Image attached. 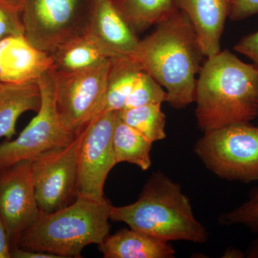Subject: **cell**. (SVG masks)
Instances as JSON below:
<instances>
[{
	"instance_id": "18",
	"label": "cell",
	"mask_w": 258,
	"mask_h": 258,
	"mask_svg": "<svg viewBox=\"0 0 258 258\" xmlns=\"http://www.w3.org/2000/svg\"><path fill=\"white\" fill-rule=\"evenodd\" d=\"M110 61L106 96L102 112L123 110L139 74L143 71L132 56L113 57Z\"/></svg>"
},
{
	"instance_id": "9",
	"label": "cell",
	"mask_w": 258,
	"mask_h": 258,
	"mask_svg": "<svg viewBox=\"0 0 258 258\" xmlns=\"http://www.w3.org/2000/svg\"><path fill=\"white\" fill-rule=\"evenodd\" d=\"M83 130L68 144L32 161L35 196L40 212L50 213L66 208L78 198L80 149Z\"/></svg>"
},
{
	"instance_id": "21",
	"label": "cell",
	"mask_w": 258,
	"mask_h": 258,
	"mask_svg": "<svg viewBox=\"0 0 258 258\" xmlns=\"http://www.w3.org/2000/svg\"><path fill=\"white\" fill-rule=\"evenodd\" d=\"M117 114L152 143L166 138V116L161 110V103L121 110Z\"/></svg>"
},
{
	"instance_id": "12",
	"label": "cell",
	"mask_w": 258,
	"mask_h": 258,
	"mask_svg": "<svg viewBox=\"0 0 258 258\" xmlns=\"http://www.w3.org/2000/svg\"><path fill=\"white\" fill-rule=\"evenodd\" d=\"M53 63L50 54L34 46L24 35L0 40V83H37Z\"/></svg>"
},
{
	"instance_id": "3",
	"label": "cell",
	"mask_w": 258,
	"mask_h": 258,
	"mask_svg": "<svg viewBox=\"0 0 258 258\" xmlns=\"http://www.w3.org/2000/svg\"><path fill=\"white\" fill-rule=\"evenodd\" d=\"M110 220L166 242L201 244L208 240V231L194 215L189 198L178 183L160 171L147 180L137 202L112 205Z\"/></svg>"
},
{
	"instance_id": "30",
	"label": "cell",
	"mask_w": 258,
	"mask_h": 258,
	"mask_svg": "<svg viewBox=\"0 0 258 258\" xmlns=\"http://www.w3.org/2000/svg\"><path fill=\"white\" fill-rule=\"evenodd\" d=\"M227 252H228V253L226 254V255H229L228 257H230L240 258L246 257L245 253L241 252L239 249H232Z\"/></svg>"
},
{
	"instance_id": "11",
	"label": "cell",
	"mask_w": 258,
	"mask_h": 258,
	"mask_svg": "<svg viewBox=\"0 0 258 258\" xmlns=\"http://www.w3.org/2000/svg\"><path fill=\"white\" fill-rule=\"evenodd\" d=\"M40 214L35 196L32 161H25L0 170V216L10 248Z\"/></svg>"
},
{
	"instance_id": "17",
	"label": "cell",
	"mask_w": 258,
	"mask_h": 258,
	"mask_svg": "<svg viewBox=\"0 0 258 258\" xmlns=\"http://www.w3.org/2000/svg\"><path fill=\"white\" fill-rule=\"evenodd\" d=\"M53 68L60 72H74L90 69L111 58L109 54L86 32L59 47L52 54Z\"/></svg>"
},
{
	"instance_id": "1",
	"label": "cell",
	"mask_w": 258,
	"mask_h": 258,
	"mask_svg": "<svg viewBox=\"0 0 258 258\" xmlns=\"http://www.w3.org/2000/svg\"><path fill=\"white\" fill-rule=\"evenodd\" d=\"M156 25L130 56L165 89L166 102L180 109L195 101L196 76L205 55L192 25L179 10Z\"/></svg>"
},
{
	"instance_id": "14",
	"label": "cell",
	"mask_w": 258,
	"mask_h": 258,
	"mask_svg": "<svg viewBox=\"0 0 258 258\" xmlns=\"http://www.w3.org/2000/svg\"><path fill=\"white\" fill-rule=\"evenodd\" d=\"M198 35L205 57L221 51V37L230 15L231 0H173Z\"/></svg>"
},
{
	"instance_id": "31",
	"label": "cell",
	"mask_w": 258,
	"mask_h": 258,
	"mask_svg": "<svg viewBox=\"0 0 258 258\" xmlns=\"http://www.w3.org/2000/svg\"><path fill=\"white\" fill-rule=\"evenodd\" d=\"M257 129H258V126L257 127Z\"/></svg>"
},
{
	"instance_id": "22",
	"label": "cell",
	"mask_w": 258,
	"mask_h": 258,
	"mask_svg": "<svg viewBox=\"0 0 258 258\" xmlns=\"http://www.w3.org/2000/svg\"><path fill=\"white\" fill-rule=\"evenodd\" d=\"M167 101V93L162 86L145 71L139 74L123 109L146 105L162 104Z\"/></svg>"
},
{
	"instance_id": "4",
	"label": "cell",
	"mask_w": 258,
	"mask_h": 258,
	"mask_svg": "<svg viewBox=\"0 0 258 258\" xmlns=\"http://www.w3.org/2000/svg\"><path fill=\"white\" fill-rule=\"evenodd\" d=\"M108 200L96 201L78 196L74 203L57 211L40 212L23 232L17 247L55 254L60 258L81 257L89 244H100L109 235Z\"/></svg>"
},
{
	"instance_id": "24",
	"label": "cell",
	"mask_w": 258,
	"mask_h": 258,
	"mask_svg": "<svg viewBox=\"0 0 258 258\" xmlns=\"http://www.w3.org/2000/svg\"><path fill=\"white\" fill-rule=\"evenodd\" d=\"M24 35V28L18 0H0V40Z\"/></svg>"
},
{
	"instance_id": "8",
	"label": "cell",
	"mask_w": 258,
	"mask_h": 258,
	"mask_svg": "<svg viewBox=\"0 0 258 258\" xmlns=\"http://www.w3.org/2000/svg\"><path fill=\"white\" fill-rule=\"evenodd\" d=\"M110 58L90 69L60 72L51 70L57 110L64 125L79 134L103 110Z\"/></svg>"
},
{
	"instance_id": "13",
	"label": "cell",
	"mask_w": 258,
	"mask_h": 258,
	"mask_svg": "<svg viewBox=\"0 0 258 258\" xmlns=\"http://www.w3.org/2000/svg\"><path fill=\"white\" fill-rule=\"evenodd\" d=\"M88 32L111 58L133 55L140 41L113 0H93Z\"/></svg>"
},
{
	"instance_id": "5",
	"label": "cell",
	"mask_w": 258,
	"mask_h": 258,
	"mask_svg": "<svg viewBox=\"0 0 258 258\" xmlns=\"http://www.w3.org/2000/svg\"><path fill=\"white\" fill-rule=\"evenodd\" d=\"M24 36L52 55L88 32L93 0H18Z\"/></svg>"
},
{
	"instance_id": "28",
	"label": "cell",
	"mask_w": 258,
	"mask_h": 258,
	"mask_svg": "<svg viewBox=\"0 0 258 258\" xmlns=\"http://www.w3.org/2000/svg\"><path fill=\"white\" fill-rule=\"evenodd\" d=\"M10 245L8 235L1 216H0V258H11Z\"/></svg>"
},
{
	"instance_id": "27",
	"label": "cell",
	"mask_w": 258,
	"mask_h": 258,
	"mask_svg": "<svg viewBox=\"0 0 258 258\" xmlns=\"http://www.w3.org/2000/svg\"><path fill=\"white\" fill-rule=\"evenodd\" d=\"M11 258H60L55 254L15 247L10 250Z\"/></svg>"
},
{
	"instance_id": "16",
	"label": "cell",
	"mask_w": 258,
	"mask_h": 258,
	"mask_svg": "<svg viewBox=\"0 0 258 258\" xmlns=\"http://www.w3.org/2000/svg\"><path fill=\"white\" fill-rule=\"evenodd\" d=\"M41 106V93L37 83H0V138L11 140L16 124L25 112L35 111Z\"/></svg>"
},
{
	"instance_id": "20",
	"label": "cell",
	"mask_w": 258,
	"mask_h": 258,
	"mask_svg": "<svg viewBox=\"0 0 258 258\" xmlns=\"http://www.w3.org/2000/svg\"><path fill=\"white\" fill-rule=\"evenodd\" d=\"M113 2L137 34L157 25L176 10L173 0H113Z\"/></svg>"
},
{
	"instance_id": "25",
	"label": "cell",
	"mask_w": 258,
	"mask_h": 258,
	"mask_svg": "<svg viewBox=\"0 0 258 258\" xmlns=\"http://www.w3.org/2000/svg\"><path fill=\"white\" fill-rule=\"evenodd\" d=\"M255 15H258V0H231L230 20L240 21Z\"/></svg>"
},
{
	"instance_id": "15",
	"label": "cell",
	"mask_w": 258,
	"mask_h": 258,
	"mask_svg": "<svg viewBox=\"0 0 258 258\" xmlns=\"http://www.w3.org/2000/svg\"><path fill=\"white\" fill-rule=\"evenodd\" d=\"M105 258H172L175 249L169 242L140 231L123 230L108 235L99 244Z\"/></svg>"
},
{
	"instance_id": "6",
	"label": "cell",
	"mask_w": 258,
	"mask_h": 258,
	"mask_svg": "<svg viewBox=\"0 0 258 258\" xmlns=\"http://www.w3.org/2000/svg\"><path fill=\"white\" fill-rule=\"evenodd\" d=\"M195 153L221 179L258 181V129L249 122L205 132L195 144Z\"/></svg>"
},
{
	"instance_id": "7",
	"label": "cell",
	"mask_w": 258,
	"mask_h": 258,
	"mask_svg": "<svg viewBox=\"0 0 258 258\" xmlns=\"http://www.w3.org/2000/svg\"><path fill=\"white\" fill-rule=\"evenodd\" d=\"M37 83L41 106L36 116L16 139L0 144V170L21 161H33L45 153L68 145L78 134L64 125L59 114L51 70Z\"/></svg>"
},
{
	"instance_id": "23",
	"label": "cell",
	"mask_w": 258,
	"mask_h": 258,
	"mask_svg": "<svg viewBox=\"0 0 258 258\" xmlns=\"http://www.w3.org/2000/svg\"><path fill=\"white\" fill-rule=\"evenodd\" d=\"M221 222L226 225L244 226L258 232V187L251 191L247 202L222 215Z\"/></svg>"
},
{
	"instance_id": "2",
	"label": "cell",
	"mask_w": 258,
	"mask_h": 258,
	"mask_svg": "<svg viewBox=\"0 0 258 258\" xmlns=\"http://www.w3.org/2000/svg\"><path fill=\"white\" fill-rule=\"evenodd\" d=\"M197 120L204 132L258 115V70L230 51L208 57L197 80Z\"/></svg>"
},
{
	"instance_id": "19",
	"label": "cell",
	"mask_w": 258,
	"mask_h": 258,
	"mask_svg": "<svg viewBox=\"0 0 258 258\" xmlns=\"http://www.w3.org/2000/svg\"><path fill=\"white\" fill-rule=\"evenodd\" d=\"M112 141L117 164L129 163L143 171L148 170L152 166V142L124 123L117 113Z\"/></svg>"
},
{
	"instance_id": "29",
	"label": "cell",
	"mask_w": 258,
	"mask_h": 258,
	"mask_svg": "<svg viewBox=\"0 0 258 258\" xmlns=\"http://www.w3.org/2000/svg\"><path fill=\"white\" fill-rule=\"evenodd\" d=\"M245 255L248 258H258V238L249 245L246 250Z\"/></svg>"
},
{
	"instance_id": "26",
	"label": "cell",
	"mask_w": 258,
	"mask_h": 258,
	"mask_svg": "<svg viewBox=\"0 0 258 258\" xmlns=\"http://www.w3.org/2000/svg\"><path fill=\"white\" fill-rule=\"evenodd\" d=\"M234 49L249 57L258 70V30L242 37Z\"/></svg>"
},
{
	"instance_id": "10",
	"label": "cell",
	"mask_w": 258,
	"mask_h": 258,
	"mask_svg": "<svg viewBox=\"0 0 258 258\" xmlns=\"http://www.w3.org/2000/svg\"><path fill=\"white\" fill-rule=\"evenodd\" d=\"M117 112H102L83 129L80 149L78 196L102 201L104 186L111 169L117 164L113 137Z\"/></svg>"
}]
</instances>
